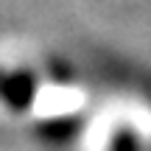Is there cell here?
Instances as JSON below:
<instances>
[{"label":"cell","instance_id":"7a4b0ae2","mask_svg":"<svg viewBox=\"0 0 151 151\" xmlns=\"http://www.w3.org/2000/svg\"><path fill=\"white\" fill-rule=\"evenodd\" d=\"M37 78L31 70H17V67H0V104L6 109L20 112L28 109V104L37 98Z\"/></svg>","mask_w":151,"mask_h":151},{"label":"cell","instance_id":"6da1fadb","mask_svg":"<svg viewBox=\"0 0 151 151\" xmlns=\"http://www.w3.org/2000/svg\"><path fill=\"white\" fill-rule=\"evenodd\" d=\"M37 115L45 126H59V123H67L78 115L81 109V95L76 87H67V84H56L50 90H39L37 98Z\"/></svg>","mask_w":151,"mask_h":151}]
</instances>
